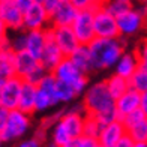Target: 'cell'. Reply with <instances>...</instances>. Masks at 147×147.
Segmentation results:
<instances>
[{"instance_id": "6da1fadb", "label": "cell", "mask_w": 147, "mask_h": 147, "mask_svg": "<svg viewBox=\"0 0 147 147\" xmlns=\"http://www.w3.org/2000/svg\"><path fill=\"white\" fill-rule=\"evenodd\" d=\"M93 60V69L102 71L114 68L126 48L125 36L120 38H95L89 44Z\"/></svg>"}, {"instance_id": "7a4b0ae2", "label": "cell", "mask_w": 147, "mask_h": 147, "mask_svg": "<svg viewBox=\"0 0 147 147\" xmlns=\"http://www.w3.org/2000/svg\"><path fill=\"white\" fill-rule=\"evenodd\" d=\"M83 104L87 114L99 116L107 111L116 110V99L108 90L107 81H98L87 87L83 95Z\"/></svg>"}, {"instance_id": "3957f363", "label": "cell", "mask_w": 147, "mask_h": 147, "mask_svg": "<svg viewBox=\"0 0 147 147\" xmlns=\"http://www.w3.org/2000/svg\"><path fill=\"white\" fill-rule=\"evenodd\" d=\"M30 128V114L21 110H11L6 123L0 128V140L3 143L21 138Z\"/></svg>"}, {"instance_id": "277c9868", "label": "cell", "mask_w": 147, "mask_h": 147, "mask_svg": "<svg viewBox=\"0 0 147 147\" xmlns=\"http://www.w3.org/2000/svg\"><path fill=\"white\" fill-rule=\"evenodd\" d=\"M0 24L3 33L24 30V12L15 5V0H0Z\"/></svg>"}, {"instance_id": "5b68a950", "label": "cell", "mask_w": 147, "mask_h": 147, "mask_svg": "<svg viewBox=\"0 0 147 147\" xmlns=\"http://www.w3.org/2000/svg\"><path fill=\"white\" fill-rule=\"evenodd\" d=\"M72 29L75 32L80 44L89 45L96 38L95 33V9H81L78 11L75 21L72 23Z\"/></svg>"}, {"instance_id": "8992f818", "label": "cell", "mask_w": 147, "mask_h": 147, "mask_svg": "<svg viewBox=\"0 0 147 147\" xmlns=\"http://www.w3.org/2000/svg\"><path fill=\"white\" fill-rule=\"evenodd\" d=\"M23 78L11 77L0 80V107L6 110H17L20 102V95L23 89Z\"/></svg>"}, {"instance_id": "52a82bcc", "label": "cell", "mask_w": 147, "mask_h": 147, "mask_svg": "<svg viewBox=\"0 0 147 147\" xmlns=\"http://www.w3.org/2000/svg\"><path fill=\"white\" fill-rule=\"evenodd\" d=\"M95 33L96 38H120L117 17L104 6L95 8Z\"/></svg>"}, {"instance_id": "ba28073f", "label": "cell", "mask_w": 147, "mask_h": 147, "mask_svg": "<svg viewBox=\"0 0 147 147\" xmlns=\"http://www.w3.org/2000/svg\"><path fill=\"white\" fill-rule=\"evenodd\" d=\"M45 36H47V44H45L42 57L39 62L45 66V69L48 72H53L54 68L66 56L63 54V51L60 50V47L57 45L56 39H54V27L48 26V27L45 29Z\"/></svg>"}, {"instance_id": "9c48e42d", "label": "cell", "mask_w": 147, "mask_h": 147, "mask_svg": "<svg viewBox=\"0 0 147 147\" xmlns=\"http://www.w3.org/2000/svg\"><path fill=\"white\" fill-rule=\"evenodd\" d=\"M146 15L141 11V8H135L126 11L125 14L117 17V23H119V30H120V36H132L141 30L143 24L146 21Z\"/></svg>"}, {"instance_id": "30bf717a", "label": "cell", "mask_w": 147, "mask_h": 147, "mask_svg": "<svg viewBox=\"0 0 147 147\" xmlns=\"http://www.w3.org/2000/svg\"><path fill=\"white\" fill-rule=\"evenodd\" d=\"M50 26V12L44 3H33L24 12V30H44Z\"/></svg>"}, {"instance_id": "8fae6325", "label": "cell", "mask_w": 147, "mask_h": 147, "mask_svg": "<svg viewBox=\"0 0 147 147\" xmlns=\"http://www.w3.org/2000/svg\"><path fill=\"white\" fill-rule=\"evenodd\" d=\"M78 11L69 0L57 6L50 14V26L51 27H65V26H72V23L75 21V18L78 15Z\"/></svg>"}, {"instance_id": "7c38bea8", "label": "cell", "mask_w": 147, "mask_h": 147, "mask_svg": "<svg viewBox=\"0 0 147 147\" xmlns=\"http://www.w3.org/2000/svg\"><path fill=\"white\" fill-rule=\"evenodd\" d=\"M54 39L60 50L63 51L65 56H71L74 51L81 44L74 32L72 26H65V27H54Z\"/></svg>"}, {"instance_id": "4fadbf2b", "label": "cell", "mask_w": 147, "mask_h": 147, "mask_svg": "<svg viewBox=\"0 0 147 147\" xmlns=\"http://www.w3.org/2000/svg\"><path fill=\"white\" fill-rule=\"evenodd\" d=\"M126 132H128V129H126L125 123L119 119V120H114V122L105 125L101 134H99L98 140L102 147H114Z\"/></svg>"}, {"instance_id": "5bb4252c", "label": "cell", "mask_w": 147, "mask_h": 147, "mask_svg": "<svg viewBox=\"0 0 147 147\" xmlns=\"http://www.w3.org/2000/svg\"><path fill=\"white\" fill-rule=\"evenodd\" d=\"M54 77L59 80V81H63V83H69V84H74L77 80L83 75V72L80 71V68L72 62V59L69 56H66L62 62H60L54 71Z\"/></svg>"}, {"instance_id": "9a60e30c", "label": "cell", "mask_w": 147, "mask_h": 147, "mask_svg": "<svg viewBox=\"0 0 147 147\" xmlns=\"http://www.w3.org/2000/svg\"><path fill=\"white\" fill-rule=\"evenodd\" d=\"M140 105H141V93L134 89H129L126 93H123L120 98L116 99V108L120 119L132 111L138 110Z\"/></svg>"}, {"instance_id": "2e32d148", "label": "cell", "mask_w": 147, "mask_h": 147, "mask_svg": "<svg viewBox=\"0 0 147 147\" xmlns=\"http://www.w3.org/2000/svg\"><path fill=\"white\" fill-rule=\"evenodd\" d=\"M84 119L86 114H81L78 111H65V114L62 116L60 122L65 125V128L68 129L69 135L72 138H77V137H83V132H84Z\"/></svg>"}, {"instance_id": "e0dca14e", "label": "cell", "mask_w": 147, "mask_h": 147, "mask_svg": "<svg viewBox=\"0 0 147 147\" xmlns=\"http://www.w3.org/2000/svg\"><path fill=\"white\" fill-rule=\"evenodd\" d=\"M138 66H140V60L135 54V51H132V53L125 51L114 66V74L129 80L132 77V74L138 69Z\"/></svg>"}, {"instance_id": "ac0fdd59", "label": "cell", "mask_w": 147, "mask_h": 147, "mask_svg": "<svg viewBox=\"0 0 147 147\" xmlns=\"http://www.w3.org/2000/svg\"><path fill=\"white\" fill-rule=\"evenodd\" d=\"M36 93H38V86L23 81V89L20 95V102H18V110H21L27 114L35 113V104H36Z\"/></svg>"}, {"instance_id": "d6986e66", "label": "cell", "mask_w": 147, "mask_h": 147, "mask_svg": "<svg viewBox=\"0 0 147 147\" xmlns=\"http://www.w3.org/2000/svg\"><path fill=\"white\" fill-rule=\"evenodd\" d=\"M39 63L41 62L35 56H32L27 50L17 53V77L26 80L38 68Z\"/></svg>"}, {"instance_id": "ffe728a7", "label": "cell", "mask_w": 147, "mask_h": 147, "mask_svg": "<svg viewBox=\"0 0 147 147\" xmlns=\"http://www.w3.org/2000/svg\"><path fill=\"white\" fill-rule=\"evenodd\" d=\"M47 44L45 29L44 30H27V50L32 56H35L38 60H41L42 53Z\"/></svg>"}, {"instance_id": "44dd1931", "label": "cell", "mask_w": 147, "mask_h": 147, "mask_svg": "<svg viewBox=\"0 0 147 147\" xmlns=\"http://www.w3.org/2000/svg\"><path fill=\"white\" fill-rule=\"evenodd\" d=\"M17 75V53L8 48L0 50V78H11Z\"/></svg>"}, {"instance_id": "7402d4cb", "label": "cell", "mask_w": 147, "mask_h": 147, "mask_svg": "<svg viewBox=\"0 0 147 147\" xmlns=\"http://www.w3.org/2000/svg\"><path fill=\"white\" fill-rule=\"evenodd\" d=\"M69 57L72 59V62L78 66L83 74H89L92 71H95L93 69V60H92V53H90L89 45L81 44Z\"/></svg>"}, {"instance_id": "603a6c76", "label": "cell", "mask_w": 147, "mask_h": 147, "mask_svg": "<svg viewBox=\"0 0 147 147\" xmlns=\"http://www.w3.org/2000/svg\"><path fill=\"white\" fill-rule=\"evenodd\" d=\"M107 81V86H108V90L110 93L113 95V98L117 99L123 95V93H126L131 86H129V80L125 78V77H120L117 75V74H113V75H110L108 78L105 80Z\"/></svg>"}, {"instance_id": "cb8c5ba5", "label": "cell", "mask_w": 147, "mask_h": 147, "mask_svg": "<svg viewBox=\"0 0 147 147\" xmlns=\"http://www.w3.org/2000/svg\"><path fill=\"white\" fill-rule=\"evenodd\" d=\"M60 104L59 99L56 95L47 92L44 89H39L38 87V93H36V104H35V111H45V110H50L53 108L54 105Z\"/></svg>"}, {"instance_id": "d4e9b609", "label": "cell", "mask_w": 147, "mask_h": 147, "mask_svg": "<svg viewBox=\"0 0 147 147\" xmlns=\"http://www.w3.org/2000/svg\"><path fill=\"white\" fill-rule=\"evenodd\" d=\"M129 86H131V89L137 90L140 93L147 92V68L146 66L143 65L138 66V69L129 78Z\"/></svg>"}, {"instance_id": "484cf974", "label": "cell", "mask_w": 147, "mask_h": 147, "mask_svg": "<svg viewBox=\"0 0 147 147\" xmlns=\"http://www.w3.org/2000/svg\"><path fill=\"white\" fill-rule=\"evenodd\" d=\"M107 11H110L114 17H119L125 14L126 11H129L134 8V2L132 0H107L102 5Z\"/></svg>"}, {"instance_id": "4316f807", "label": "cell", "mask_w": 147, "mask_h": 147, "mask_svg": "<svg viewBox=\"0 0 147 147\" xmlns=\"http://www.w3.org/2000/svg\"><path fill=\"white\" fill-rule=\"evenodd\" d=\"M104 126L101 125V122L92 114H86V119H84V132L83 135L86 137H92V138H98L99 134H101Z\"/></svg>"}, {"instance_id": "83f0119b", "label": "cell", "mask_w": 147, "mask_h": 147, "mask_svg": "<svg viewBox=\"0 0 147 147\" xmlns=\"http://www.w3.org/2000/svg\"><path fill=\"white\" fill-rule=\"evenodd\" d=\"M56 93H57L59 102H71L72 99H75L78 96L75 89L72 87V84L59 81V80H57V90H56Z\"/></svg>"}, {"instance_id": "f1b7e54d", "label": "cell", "mask_w": 147, "mask_h": 147, "mask_svg": "<svg viewBox=\"0 0 147 147\" xmlns=\"http://www.w3.org/2000/svg\"><path fill=\"white\" fill-rule=\"evenodd\" d=\"M51 138H53V143H56V144H59V146L63 147L72 137L69 135V132H68V129L65 128V125L59 120V122H57L54 126H53Z\"/></svg>"}, {"instance_id": "f546056e", "label": "cell", "mask_w": 147, "mask_h": 147, "mask_svg": "<svg viewBox=\"0 0 147 147\" xmlns=\"http://www.w3.org/2000/svg\"><path fill=\"white\" fill-rule=\"evenodd\" d=\"M128 134L134 138L135 143H147V117L128 129Z\"/></svg>"}, {"instance_id": "4dcf8cb0", "label": "cell", "mask_w": 147, "mask_h": 147, "mask_svg": "<svg viewBox=\"0 0 147 147\" xmlns=\"http://www.w3.org/2000/svg\"><path fill=\"white\" fill-rule=\"evenodd\" d=\"M11 45H12V50L15 53L24 51L27 48V30L15 32V35L11 38Z\"/></svg>"}, {"instance_id": "1f68e13d", "label": "cell", "mask_w": 147, "mask_h": 147, "mask_svg": "<svg viewBox=\"0 0 147 147\" xmlns=\"http://www.w3.org/2000/svg\"><path fill=\"white\" fill-rule=\"evenodd\" d=\"M147 116L144 114V111L141 110V108H138V110H135V111H132V113H129V114H126L125 117H122L120 120L125 123V126H126V129H131L132 126H135L137 123H140L141 120H144Z\"/></svg>"}, {"instance_id": "d6a6232c", "label": "cell", "mask_w": 147, "mask_h": 147, "mask_svg": "<svg viewBox=\"0 0 147 147\" xmlns=\"http://www.w3.org/2000/svg\"><path fill=\"white\" fill-rule=\"evenodd\" d=\"M47 74H48V71L45 69V66H44L42 63H39V65H38V68L33 71L30 75L24 80V81H29V83H33V84H36V86H38L39 83H41V80L47 75Z\"/></svg>"}, {"instance_id": "836d02e7", "label": "cell", "mask_w": 147, "mask_h": 147, "mask_svg": "<svg viewBox=\"0 0 147 147\" xmlns=\"http://www.w3.org/2000/svg\"><path fill=\"white\" fill-rule=\"evenodd\" d=\"M135 54L140 60V65L147 68V39H141L135 48Z\"/></svg>"}, {"instance_id": "e575fe53", "label": "cell", "mask_w": 147, "mask_h": 147, "mask_svg": "<svg viewBox=\"0 0 147 147\" xmlns=\"http://www.w3.org/2000/svg\"><path fill=\"white\" fill-rule=\"evenodd\" d=\"M80 147H102L98 138H92V137H86L83 135L80 138Z\"/></svg>"}, {"instance_id": "d590c367", "label": "cell", "mask_w": 147, "mask_h": 147, "mask_svg": "<svg viewBox=\"0 0 147 147\" xmlns=\"http://www.w3.org/2000/svg\"><path fill=\"white\" fill-rule=\"evenodd\" d=\"M69 2L75 6L77 9H89V8H93L95 9V3H93V0H69Z\"/></svg>"}, {"instance_id": "8d00e7d4", "label": "cell", "mask_w": 147, "mask_h": 147, "mask_svg": "<svg viewBox=\"0 0 147 147\" xmlns=\"http://www.w3.org/2000/svg\"><path fill=\"white\" fill-rule=\"evenodd\" d=\"M134 144H135V141H134V138L129 135L128 132H126L125 135L119 140V143H117L114 147H134Z\"/></svg>"}, {"instance_id": "74e56055", "label": "cell", "mask_w": 147, "mask_h": 147, "mask_svg": "<svg viewBox=\"0 0 147 147\" xmlns=\"http://www.w3.org/2000/svg\"><path fill=\"white\" fill-rule=\"evenodd\" d=\"M63 2H65V0H44V6L47 8V11H48L50 14H51V12L54 11L57 6L62 5Z\"/></svg>"}, {"instance_id": "f35d334b", "label": "cell", "mask_w": 147, "mask_h": 147, "mask_svg": "<svg viewBox=\"0 0 147 147\" xmlns=\"http://www.w3.org/2000/svg\"><path fill=\"white\" fill-rule=\"evenodd\" d=\"M41 141L39 140H36L35 137L33 138H29V140H24V141H21L18 144V147H41Z\"/></svg>"}, {"instance_id": "ab89813d", "label": "cell", "mask_w": 147, "mask_h": 147, "mask_svg": "<svg viewBox=\"0 0 147 147\" xmlns=\"http://www.w3.org/2000/svg\"><path fill=\"white\" fill-rule=\"evenodd\" d=\"M33 3H35V0H15V5L21 9V12H27Z\"/></svg>"}, {"instance_id": "60d3db41", "label": "cell", "mask_w": 147, "mask_h": 147, "mask_svg": "<svg viewBox=\"0 0 147 147\" xmlns=\"http://www.w3.org/2000/svg\"><path fill=\"white\" fill-rule=\"evenodd\" d=\"M35 137L36 140H39L41 143H44L45 141V137H47V129L45 128H42V126H39V128L36 129V132H35Z\"/></svg>"}, {"instance_id": "b9f144b4", "label": "cell", "mask_w": 147, "mask_h": 147, "mask_svg": "<svg viewBox=\"0 0 147 147\" xmlns=\"http://www.w3.org/2000/svg\"><path fill=\"white\" fill-rule=\"evenodd\" d=\"M140 108L144 111V114L147 116V92L141 93V105H140Z\"/></svg>"}, {"instance_id": "7bdbcfd3", "label": "cell", "mask_w": 147, "mask_h": 147, "mask_svg": "<svg viewBox=\"0 0 147 147\" xmlns=\"http://www.w3.org/2000/svg\"><path fill=\"white\" fill-rule=\"evenodd\" d=\"M80 138L81 137H77V138H71L68 143H66L63 147H80Z\"/></svg>"}, {"instance_id": "ee69618b", "label": "cell", "mask_w": 147, "mask_h": 147, "mask_svg": "<svg viewBox=\"0 0 147 147\" xmlns=\"http://www.w3.org/2000/svg\"><path fill=\"white\" fill-rule=\"evenodd\" d=\"M140 8H141V11L144 12V15H146V18H147V0H146L141 6H140Z\"/></svg>"}, {"instance_id": "f6af8a7d", "label": "cell", "mask_w": 147, "mask_h": 147, "mask_svg": "<svg viewBox=\"0 0 147 147\" xmlns=\"http://www.w3.org/2000/svg\"><path fill=\"white\" fill-rule=\"evenodd\" d=\"M105 2H107V0H93V3H95V8H98V6H102Z\"/></svg>"}, {"instance_id": "bcb514c9", "label": "cell", "mask_w": 147, "mask_h": 147, "mask_svg": "<svg viewBox=\"0 0 147 147\" xmlns=\"http://www.w3.org/2000/svg\"><path fill=\"white\" fill-rule=\"evenodd\" d=\"M134 147H147V143H135Z\"/></svg>"}, {"instance_id": "7dc6e473", "label": "cell", "mask_w": 147, "mask_h": 147, "mask_svg": "<svg viewBox=\"0 0 147 147\" xmlns=\"http://www.w3.org/2000/svg\"><path fill=\"white\" fill-rule=\"evenodd\" d=\"M48 147H62V146H59V144H56V143H53V141H51V143L48 144Z\"/></svg>"}, {"instance_id": "c3c4849f", "label": "cell", "mask_w": 147, "mask_h": 147, "mask_svg": "<svg viewBox=\"0 0 147 147\" xmlns=\"http://www.w3.org/2000/svg\"><path fill=\"white\" fill-rule=\"evenodd\" d=\"M132 2H134V3H140V5H143V3L146 2V0H132Z\"/></svg>"}, {"instance_id": "681fc988", "label": "cell", "mask_w": 147, "mask_h": 147, "mask_svg": "<svg viewBox=\"0 0 147 147\" xmlns=\"http://www.w3.org/2000/svg\"><path fill=\"white\" fill-rule=\"evenodd\" d=\"M35 3H44V0H35Z\"/></svg>"}]
</instances>
